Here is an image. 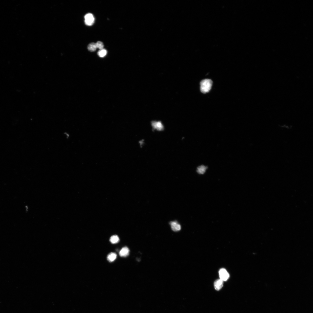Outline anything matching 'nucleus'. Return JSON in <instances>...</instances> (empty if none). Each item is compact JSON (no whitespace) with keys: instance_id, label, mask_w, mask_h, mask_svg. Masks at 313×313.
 I'll use <instances>...</instances> for the list:
<instances>
[{"instance_id":"f257e3e1","label":"nucleus","mask_w":313,"mask_h":313,"mask_svg":"<svg viewBox=\"0 0 313 313\" xmlns=\"http://www.w3.org/2000/svg\"><path fill=\"white\" fill-rule=\"evenodd\" d=\"M212 82L211 80L206 79L201 82L200 90L202 93H208L211 89Z\"/></svg>"},{"instance_id":"f03ea898","label":"nucleus","mask_w":313,"mask_h":313,"mask_svg":"<svg viewBox=\"0 0 313 313\" xmlns=\"http://www.w3.org/2000/svg\"><path fill=\"white\" fill-rule=\"evenodd\" d=\"M219 274L220 279L223 281L228 280L229 278V275L225 269H221L219 271Z\"/></svg>"},{"instance_id":"7ed1b4c3","label":"nucleus","mask_w":313,"mask_h":313,"mask_svg":"<svg viewBox=\"0 0 313 313\" xmlns=\"http://www.w3.org/2000/svg\"><path fill=\"white\" fill-rule=\"evenodd\" d=\"M85 23L86 25L91 26L93 25L95 21L94 18L93 14L91 13L87 14L85 16Z\"/></svg>"},{"instance_id":"20e7f679","label":"nucleus","mask_w":313,"mask_h":313,"mask_svg":"<svg viewBox=\"0 0 313 313\" xmlns=\"http://www.w3.org/2000/svg\"><path fill=\"white\" fill-rule=\"evenodd\" d=\"M170 224L171 226L172 230L174 231L178 232L181 229V226L177 221L170 222Z\"/></svg>"},{"instance_id":"39448f33","label":"nucleus","mask_w":313,"mask_h":313,"mask_svg":"<svg viewBox=\"0 0 313 313\" xmlns=\"http://www.w3.org/2000/svg\"><path fill=\"white\" fill-rule=\"evenodd\" d=\"M224 281L220 279L216 280L214 283V286L216 290H219L222 288L223 285Z\"/></svg>"},{"instance_id":"423d86ee","label":"nucleus","mask_w":313,"mask_h":313,"mask_svg":"<svg viewBox=\"0 0 313 313\" xmlns=\"http://www.w3.org/2000/svg\"><path fill=\"white\" fill-rule=\"evenodd\" d=\"M152 124V127L154 129L159 130H162L163 129V126L160 122L153 121Z\"/></svg>"},{"instance_id":"0eeeda50","label":"nucleus","mask_w":313,"mask_h":313,"mask_svg":"<svg viewBox=\"0 0 313 313\" xmlns=\"http://www.w3.org/2000/svg\"><path fill=\"white\" fill-rule=\"evenodd\" d=\"M130 250L127 247L122 248L119 252L120 256L122 257H126L129 255Z\"/></svg>"},{"instance_id":"6e6552de","label":"nucleus","mask_w":313,"mask_h":313,"mask_svg":"<svg viewBox=\"0 0 313 313\" xmlns=\"http://www.w3.org/2000/svg\"><path fill=\"white\" fill-rule=\"evenodd\" d=\"M117 254L115 253H110L107 257V259L109 262H112L114 261L117 258Z\"/></svg>"},{"instance_id":"1a4fd4ad","label":"nucleus","mask_w":313,"mask_h":313,"mask_svg":"<svg viewBox=\"0 0 313 313\" xmlns=\"http://www.w3.org/2000/svg\"><path fill=\"white\" fill-rule=\"evenodd\" d=\"M110 241L112 244H115L118 243L120 239L119 237L115 235L111 237Z\"/></svg>"},{"instance_id":"9d476101","label":"nucleus","mask_w":313,"mask_h":313,"mask_svg":"<svg viewBox=\"0 0 313 313\" xmlns=\"http://www.w3.org/2000/svg\"><path fill=\"white\" fill-rule=\"evenodd\" d=\"M97 49V47H96L95 43H91L88 46V49L90 51H95Z\"/></svg>"},{"instance_id":"9b49d317","label":"nucleus","mask_w":313,"mask_h":313,"mask_svg":"<svg viewBox=\"0 0 313 313\" xmlns=\"http://www.w3.org/2000/svg\"><path fill=\"white\" fill-rule=\"evenodd\" d=\"M107 50L104 49L100 50L98 52L97 54L99 57H103L107 55Z\"/></svg>"},{"instance_id":"f8f14e48","label":"nucleus","mask_w":313,"mask_h":313,"mask_svg":"<svg viewBox=\"0 0 313 313\" xmlns=\"http://www.w3.org/2000/svg\"><path fill=\"white\" fill-rule=\"evenodd\" d=\"M206 169V167L204 166H200L198 168L197 172L199 173L200 174H202L204 173L205 172Z\"/></svg>"},{"instance_id":"ddd939ff","label":"nucleus","mask_w":313,"mask_h":313,"mask_svg":"<svg viewBox=\"0 0 313 313\" xmlns=\"http://www.w3.org/2000/svg\"><path fill=\"white\" fill-rule=\"evenodd\" d=\"M96 45L97 48H98L100 50L104 49V45L102 42L98 41L97 43H96Z\"/></svg>"}]
</instances>
